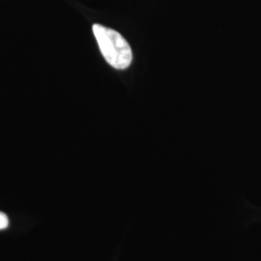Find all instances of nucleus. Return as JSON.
Masks as SVG:
<instances>
[{"instance_id": "nucleus-1", "label": "nucleus", "mask_w": 261, "mask_h": 261, "mask_svg": "<svg viewBox=\"0 0 261 261\" xmlns=\"http://www.w3.org/2000/svg\"><path fill=\"white\" fill-rule=\"evenodd\" d=\"M93 33L103 58L110 65L118 70L130 65L132 49L120 33L101 24H94Z\"/></svg>"}, {"instance_id": "nucleus-2", "label": "nucleus", "mask_w": 261, "mask_h": 261, "mask_svg": "<svg viewBox=\"0 0 261 261\" xmlns=\"http://www.w3.org/2000/svg\"><path fill=\"white\" fill-rule=\"evenodd\" d=\"M9 225V219L7 215L3 212H0V229H5Z\"/></svg>"}]
</instances>
